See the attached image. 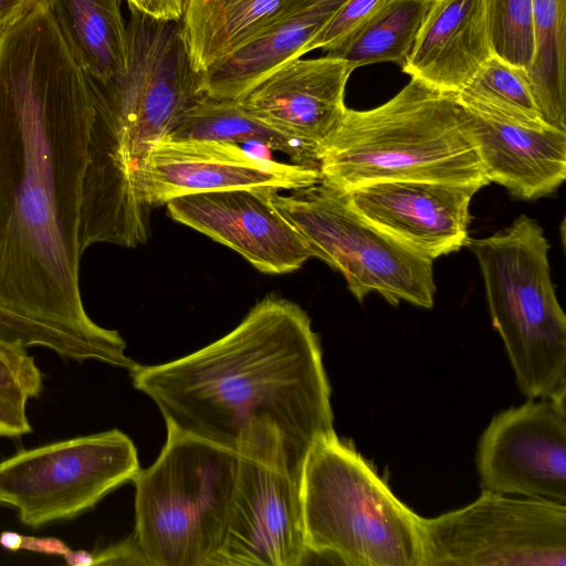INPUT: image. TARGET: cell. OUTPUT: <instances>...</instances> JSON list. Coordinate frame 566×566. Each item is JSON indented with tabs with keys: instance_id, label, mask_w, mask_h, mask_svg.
<instances>
[{
	"instance_id": "obj_1",
	"label": "cell",
	"mask_w": 566,
	"mask_h": 566,
	"mask_svg": "<svg viewBox=\"0 0 566 566\" xmlns=\"http://www.w3.org/2000/svg\"><path fill=\"white\" fill-rule=\"evenodd\" d=\"M95 105L42 0L0 35V305L105 348L80 290Z\"/></svg>"
},
{
	"instance_id": "obj_2",
	"label": "cell",
	"mask_w": 566,
	"mask_h": 566,
	"mask_svg": "<svg viewBox=\"0 0 566 566\" xmlns=\"http://www.w3.org/2000/svg\"><path fill=\"white\" fill-rule=\"evenodd\" d=\"M167 429L286 472L300 483L311 449L335 433L332 388L306 312L266 295L221 338L130 370Z\"/></svg>"
},
{
	"instance_id": "obj_3",
	"label": "cell",
	"mask_w": 566,
	"mask_h": 566,
	"mask_svg": "<svg viewBox=\"0 0 566 566\" xmlns=\"http://www.w3.org/2000/svg\"><path fill=\"white\" fill-rule=\"evenodd\" d=\"M318 160L319 181L342 191L386 180L489 184L455 95L416 78L375 108H347Z\"/></svg>"
},
{
	"instance_id": "obj_4",
	"label": "cell",
	"mask_w": 566,
	"mask_h": 566,
	"mask_svg": "<svg viewBox=\"0 0 566 566\" xmlns=\"http://www.w3.org/2000/svg\"><path fill=\"white\" fill-rule=\"evenodd\" d=\"M300 499L311 554L348 566H423L420 516L336 432L311 449Z\"/></svg>"
},
{
	"instance_id": "obj_5",
	"label": "cell",
	"mask_w": 566,
	"mask_h": 566,
	"mask_svg": "<svg viewBox=\"0 0 566 566\" xmlns=\"http://www.w3.org/2000/svg\"><path fill=\"white\" fill-rule=\"evenodd\" d=\"M240 457L167 429L135 476L136 541L147 566H211L227 534Z\"/></svg>"
},
{
	"instance_id": "obj_6",
	"label": "cell",
	"mask_w": 566,
	"mask_h": 566,
	"mask_svg": "<svg viewBox=\"0 0 566 566\" xmlns=\"http://www.w3.org/2000/svg\"><path fill=\"white\" fill-rule=\"evenodd\" d=\"M478 259L490 315L515 381L530 399L566 391V316L551 279L549 244L521 214L489 238L467 244Z\"/></svg>"
},
{
	"instance_id": "obj_7",
	"label": "cell",
	"mask_w": 566,
	"mask_h": 566,
	"mask_svg": "<svg viewBox=\"0 0 566 566\" xmlns=\"http://www.w3.org/2000/svg\"><path fill=\"white\" fill-rule=\"evenodd\" d=\"M127 59L123 73L104 82L86 75L97 124L111 136L135 187L149 192L148 167L160 140L205 95L181 20L153 18L129 6Z\"/></svg>"
},
{
	"instance_id": "obj_8",
	"label": "cell",
	"mask_w": 566,
	"mask_h": 566,
	"mask_svg": "<svg viewBox=\"0 0 566 566\" xmlns=\"http://www.w3.org/2000/svg\"><path fill=\"white\" fill-rule=\"evenodd\" d=\"M272 200L312 255L340 272L359 302L377 292L392 305L433 306V261L364 220L344 191L318 181L287 196L274 190Z\"/></svg>"
},
{
	"instance_id": "obj_9",
	"label": "cell",
	"mask_w": 566,
	"mask_h": 566,
	"mask_svg": "<svg viewBox=\"0 0 566 566\" xmlns=\"http://www.w3.org/2000/svg\"><path fill=\"white\" fill-rule=\"evenodd\" d=\"M139 471L136 447L118 429L62 440L0 462V504L40 527L92 509Z\"/></svg>"
},
{
	"instance_id": "obj_10",
	"label": "cell",
	"mask_w": 566,
	"mask_h": 566,
	"mask_svg": "<svg viewBox=\"0 0 566 566\" xmlns=\"http://www.w3.org/2000/svg\"><path fill=\"white\" fill-rule=\"evenodd\" d=\"M420 528L423 566H566V504L482 490Z\"/></svg>"
},
{
	"instance_id": "obj_11",
	"label": "cell",
	"mask_w": 566,
	"mask_h": 566,
	"mask_svg": "<svg viewBox=\"0 0 566 566\" xmlns=\"http://www.w3.org/2000/svg\"><path fill=\"white\" fill-rule=\"evenodd\" d=\"M475 463L481 490L566 504V391L496 413Z\"/></svg>"
},
{
	"instance_id": "obj_12",
	"label": "cell",
	"mask_w": 566,
	"mask_h": 566,
	"mask_svg": "<svg viewBox=\"0 0 566 566\" xmlns=\"http://www.w3.org/2000/svg\"><path fill=\"white\" fill-rule=\"evenodd\" d=\"M310 555L300 483L240 457L226 538L211 566H300Z\"/></svg>"
},
{
	"instance_id": "obj_13",
	"label": "cell",
	"mask_w": 566,
	"mask_h": 566,
	"mask_svg": "<svg viewBox=\"0 0 566 566\" xmlns=\"http://www.w3.org/2000/svg\"><path fill=\"white\" fill-rule=\"evenodd\" d=\"M272 188L191 193L166 203L168 214L232 249L263 273L298 270L312 252L272 200Z\"/></svg>"
},
{
	"instance_id": "obj_14",
	"label": "cell",
	"mask_w": 566,
	"mask_h": 566,
	"mask_svg": "<svg viewBox=\"0 0 566 566\" xmlns=\"http://www.w3.org/2000/svg\"><path fill=\"white\" fill-rule=\"evenodd\" d=\"M481 188L441 181L386 180L344 192L364 220L433 261L467 244L470 202Z\"/></svg>"
},
{
	"instance_id": "obj_15",
	"label": "cell",
	"mask_w": 566,
	"mask_h": 566,
	"mask_svg": "<svg viewBox=\"0 0 566 566\" xmlns=\"http://www.w3.org/2000/svg\"><path fill=\"white\" fill-rule=\"evenodd\" d=\"M318 181V168L277 163L226 142L164 138L148 167L153 208L191 193L242 188L294 190Z\"/></svg>"
},
{
	"instance_id": "obj_16",
	"label": "cell",
	"mask_w": 566,
	"mask_h": 566,
	"mask_svg": "<svg viewBox=\"0 0 566 566\" xmlns=\"http://www.w3.org/2000/svg\"><path fill=\"white\" fill-rule=\"evenodd\" d=\"M353 71L328 54L294 57L266 73L238 102L268 125L319 148L347 109L345 90Z\"/></svg>"
},
{
	"instance_id": "obj_17",
	"label": "cell",
	"mask_w": 566,
	"mask_h": 566,
	"mask_svg": "<svg viewBox=\"0 0 566 566\" xmlns=\"http://www.w3.org/2000/svg\"><path fill=\"white\" fill-rule=\"evenodd\" d=\"M460 113L489 182L523 200L546 197L564 182L565 130L497 120L461 105Z\"/></svg>"
},
{
	"instance_id": "obj_18",
	"label": "cell",
	"mask_w": 566,
	"mask_h": 566,
	"mask_svg": "<svg viewBox=\"0 0 566 566\" xmlns=\"http://www.w3.org/2000/svg\"><path fill=\"white\" fill-rule=\"evenodd\" d=\"M493 54L486 0H432L402 72L457 94Z\"/></svg>"
},
{
	"instance_id": "obj_19",
	"label": "cell",
	"mask_w": 566,
	"mask_h": 566,
	"mask_svg": "<svg viewBox=\"0 0 566 566\" xmlns=\"http://www.w3.org/2000/svg\"><path fill=\"white\" fill-rule=\"evenodd\" d=\"M347 0H300L256 38L203 73V92L219 99H240L266 73L303 55V49Z\"/></svg>"
},
{
	"instance_id": "obj_20",
	"label": "cell",
	"mask_w": 566,
	"mask_h": 566,
	"mask_svg": "<svg viewBox=\"0 0 566 566\" xmlns=\"http://www.w3.org/2000/svg\"><path fill=\"white\" fill-rule=\"evenodd\" d=\"M300 0H185L190 59L205 73L272 25Z\"/></svg>"
},
{
	"instance_id": "obj_21",
	"label": "cell",
	"mask_w": 566,
	"mask_h": 566,
	"mask_svg": "<svg viewBox=\"0 0 566 566\" xmlns=\"http://www.w3.org/2000/svg\"><path fill=\"white\" fill-rule=\"evenodd\" d=\"M80 69L104 82L126 67L127 32L120 0H45Z\"/></svg>"
},
{
	"instance_id": "obj_22",
	"label": "cell",
	"mask_w": 566,
	"mask_h": 566,
	"mask_svg": "<svg viewBox=\"0 0 566 566\" xmlns=\"http://www.w3.org/2000/svg\"><path fill=\"white\" fill-rule=\"evenodd\" d=\"M169 140L255 143L287 155L292 163L319 169L318 147L268 125L238 101L202 95L168 134Z\"/></svg>"
},
{
	"instance_id": "obj_23",
	"label": "cell",
	"mask_w": 566,
	"mask_h": 566,
	"mask_svg": "<svg viewBox=\"0 0 566 566\" xmlns=\"http://www.w3.org/2000/svg\"><path fill=\"white\" fill-rule=\"evenodd\" d=\"M432 0H387L343 43L326 54L359 66L392 62L403 65Z\"/></svg>"
},
{
	"instance_id": "obj_24",
	"label": "cell",
	"mask_w": 566,
	"mask_h": 566,
	"mask_svg": "<svg viewBox=\"0 0 566 566\" xmlns=\"http://www.w3.org/2000/svg\"><path fill=\"white\" fill-rule=\"evenodd\" d=\"M533 24L530 86L543 120L566 132V0H533Z\"/></svg>"
},
{
	"instance_id": "obj_25",
	"label": "cell",
	"mask_w": 566,
	"mask_h": 566,
	"mask_svg": "<svg viewBox=\"0 0 566 566\" xmlns=\"http://www.w3.org/2000/svg\"><path fill=\"white\" fill-rule=\"evenodd\" d=\"M454 95L461 106L497 120L528 127L548 126L533 96L527 71L494 54Z\"/></svg>"
},
{
	"instance_id": "obj_26",
	"label": "cell",
	"mask_w": 566,
	"mask_h": 566,
	"mask_svg": "<svg viewBox=\"0 0 566 566\" xmlns=\"http://www.w3.org/2000/svg\"><path fill=\"white\" fill-rule=\"evenodd\" d=\"M0 338L20 344L27 348L45 347L63 358L97 360L112 366L127 368L111 352L71 332L52 324L32 318L0 305Z\"/></svg>"
},
{
	"instance_id": "obj_27",
	"label": "cell",
	"mask_w": 566,
	"mask_h": 566,
	"mask_svg": "<svg viewBox=\"0 0 566 566\" xmlns=\"http://www.w3.org/2000/svg\"><path fill=\"white\" fill-rule=\"evenodd\" d=\"M493 54L528 70L535 54L533 0H486Z\"/></svg>"
},
{
	"instance_id": "obj_28",
	"label": "cell",
	"mask_w": 566,
	"mask_h": 566,
	"mask_svg": "<svg viewBox=\"0 0 566 566\" xmlns=\"http://www.w3.org/2000/svg\"><path fill=\"white\" fill-rule=\"evenodd\" d=\"M43 376L28 348L0 338V395L27 403L42 390Z\"/></svg>"
},
{
	"instance_id": "obj_29",
	"label": "cell",
	"mask_w": 566,
	"mask_h": 566,
	"mask_svg": "<svg viewBox=\"0 0 566 566\" xmlns=\"http://www.w3.org/2000/svg\"><path fill=\"white\" fill-rule=\"evenodd\" d=\"M387 0H347L326 25L308 41L303 55L310 51L322 49L328 52L343 43Z\"/></svg>"
},
{
	"instance_id": "obj_30",
	"label": "cell",
	"mask_w": 566,
	"mask_h": 566,
	"mask_svg": "<svg viewBox=\"0 0 566 566\" xmlns=\"http://www.w3.org/2000/svg\"><path fill=\"white\" fill-rule=\"evenodd\" d=\"M31 431L27 403L0 395V437H20Z\"/></svg>"
},
{
	"instance_id": "obj_31",
	"label": "cell",
	"mask_w": 566,
	"mask_h": 566,
	"mask_svg": "<svg viewBox=\"0 0 566 566\" xmlns=\"http://www.w3.org/2000/svg\"><path fill=\"white\" fill-rule=\"evenodd\" d=\"M146 565L133 535L126 541L93 554V565Z\"/></svg>"
},
{
	"instance_id": "obj_32",
	"label": "cell",
	"mask_w": 566,
	"mask_h": 566,
	"mask_svg": "<svg viewBox=\"0 0 566 566\" xmlns=\"http://www.w3.org/2000/svg\"><path fill=\"white\" fill-rule=\"evenodd\" d=\"M128 6L161 20L180 21L184 15L185 0H126Z\"/></svg>"
},
{
	"instance_id": "obj_33",
	"label": "cell",
	"mask_w": 566,
	"mask_h": 566,
	"mask_svg": "<svg viewBox=\"0 0 566 566\" xmlns=\"http://www.w3.org/2000/svg\"><path fill=\"white\" fill-rule=\"evenodd\" d=\"M42 0H0V35L22 21Z\"/></svg>"
},
{
	"instance_id": "obj_34",
	"label": "cell",
	"mask_w": 566,
	"mask_h": 566,
	"mask_svg": "<svg viewBox=\"0 0 566 566\" xmlns=\"http://www.w3.org/2000/svg\"><path fill=\"white\" fill-rule=\"evenodd\" d=\"M21 548L63 555L69 551V547L56 538H32L24 536Z\"/></svg>"
},
{
	"instance_id": "obj_35",
	"label": "cell",
	"mask_w": 566,
	"mask_h": 566,
	"mask_svg": "<svg viewBox=\"0 0 566 566\" xmlns=\"http://www.w3.org/2000/svg\"><path fill=\"white\" fill-rule=\"evenodd\" d=\"M64 557L70 565H93V554L84 552V551H76L73 552L69 549Z\"/></svg>"
},
{
	"instance_id": "obj_36",
	"label": "cell",
	"mask_w": 566,
	"mask_h": 566,
	"mask_svg": "<svg viewBox=\"0 0 566 566\" xmlns=\"http://www.w3.org/2000/svg\"><path fill=\"white\" fill-rule=\"evenodd\" d=\"M23 536L14 532H3L0 535V544L9 551L21 549Z\"/></svg>"
}]
</instances>
